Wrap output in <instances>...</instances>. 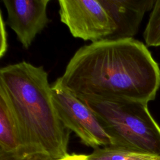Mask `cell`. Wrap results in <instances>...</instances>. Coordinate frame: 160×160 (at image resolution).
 <instances>
[{"mask_svg": "<svg viewBox=\"0 0 160 160\" xmlns=\"http://www.w3.org/2000/svg\"><path fill=\"white\" fill-rule=\"evenodd\" d=\"M7 33L6 31V23L1 16V48L0 57L2 58L7 51Z\"/></svg>", "mask_w": 160, "mask_h": 160, "instance_id": "7c38bea8", "label": "cell"}, {"mask_svg": "<svg viewBox=\"0 0 160 160\" xmlns=\"http://www.w3.org/2000/svg\"><path fill=\"white\" fill-rule=\"evenodd\" d=\"M50 0H2L6 24L16 33L24 49H28L50 22L47 7Z\"/></svg>", "mask_w": 160, "mask_h": 160, "instance_id": "8992f818", "label": "cell"}, {"mask_svg": "<svg viewBox=\"0 0 160 160\" xmlns=\"http://www.w3.org/2000/svg\"><path fill=\"white\" fill-rule=\"evenodd\" d=\"M0 88L16 116L22 154H39L57 160L69 154L71 131L59 117L43 66L22 61L2 67Z\"/></svg>", "mask_w": 160, "mask_h": 160, "instance_id": "7a4b0ae2", "label": "cell"}, {"mask_svg": "<svg viewBox=\"0 0 160 160\" xmlns=\"http://www.w3.org/2000/svg\"><path fill=\"white\" fill-rule=\"evenodd\" d=\"M148 46H160V0L155 1L143 34Z\"/></svg>", "mask_w": 160, "mask_h": 160, "instance_id": "30bf717a", "label": "cell"}, {"mask_svg": "<svg viewBox=\"0 0 160 160\" xmlns=\"http://www.w3.org/2000/svg\"><path fill=\"white\" fill-rule=\"evenodd\" d=\"M61 21L72 36L94 42L108 39L116 25L99 0H59Z\"/></svg>", "mask_w": 160, "mask_h": 160, "instance_id": "5b68a950", "label": "cell"}, {"mask_svg": "<svg viewBox=\"0 0 160 160\" xmlns=\"http://www.w3.org/2000/svg\"><path fill=\"white\" fill-rule=\"evenodd\" d=\"M0 154L22 155L18 124L10 102L0 88Z\"/></svg>", "mask_w": 160, "mask_h": 160, "instance_id": "ba28073f", "label": "cell"}, {"mask_svg": "<svg viewBox=\"0 0 160 160\" xmlns=\"http://www.w3.org/2000/svg\"><path fill=\"white\" fill-rule=\"evenodd\" d=\"M116 25L110 40L133 38L144 14L154 7V0H99Z\"/></svg>", "mask_w": 160, "mask_h": 160, "instance_id": "52a82bcc", "label": "cell"}, {"mask_svg": "<svg viewBox=\"0 0 160 160\" xmlns=\"http://www.w3.org/2000/svg\"><path fill=\"white\" fill-rule=\"evenodd\" d=\"M52 97L59 118L85 145L96 148L112 145V140L92 110L56 80L51 84Z\"/></svg>", "mask_w": 160, "mask_h": 160, "instance_id": "277c9868", "label": "cell"}, {"mask_svg": "<svg viewBox=\"0 0 160 160\" xmlns=\"http://www.w3.org/2000/svg\"><path fill=\"white\" fill-rule=\"evenodd\" d=\"M0 160H50L46 156L33 154L22 155H7L0 154Z\"/></svg>", "mask_w": 160, "mask_h": 160, "instance_id": "8fae6325", "label": "cell"}, {"mask_svg": "<svg viewBox=\"0 0 160 160\" xmlns=\"http://www.w3.org/2000/svg\"><path fill=\"white\" fill-rule=\"evenodd\" d=\"M89 160H160L159 157L142 154L112 145L95 149Z\"/></svg>", "mask_w": 160, "mask_h": 160, "instance_id": "9c48e42d", "label": "cell"}, {"mask_svg": "<svg viewBox=\"0 0 160 160\" xmlns=\"http://www.w3.org/2000/svg\"><path fill=\"white\" fill-rule=\"evenodd\" d=\"M57 160H89V159L88 158V155L68 154L66 156Z\"/></svg>", "mask_w": 160, "mask_h": 160, "instance_id": "4fadbf2b", "label": "cell"}, {"mask_svg": "<svg viewBox=\"0 0 160 160\" xmlns=\"http://www.w3.org/2000/svg\"><path fill=\"white\" fill-rule=\"evenodd\" d=\"M56 80L76 96L148 103L160 87V69L142 42L104 39L79 48Z\"/></svg>", "mask_w": 160, "mask_h": 160, "instance_id": "6da1fadb", "label": "cell"}, {"mask_svg": "<svg viewBox=\"0 0 160 160\" xmlns=\"http://www.w3.org/2000/svg\"><path fill=\"white\" fill-rule=\"evenodd\" d=\"M76 97L98 118L111 138L112 146L160 158V127L150 114L148 103L123 99Z\"/></svg>", "mask_w": 160, "mask_h": 160, "instance_id": "3957f363", "label": "cell"}]
</instances>
